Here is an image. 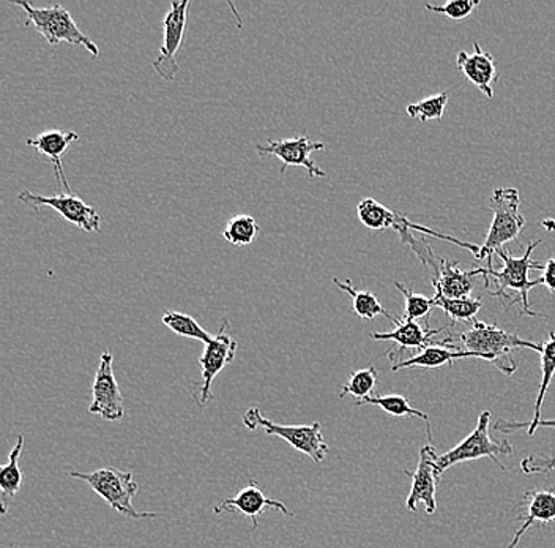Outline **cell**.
<instances>
[{
	"mask_svg": "<svg viewBox=\"0 0 555 548\" xmlns=\"http://www.w3.org/2000/svg\"><path fill=\"white\" fill-rule=\"evenodd\" d=\"M540 245V239H537L535 242H529L526 252H524V255L519 256V258H516V256H513L512 253L503 248L501 252H498L499 258L503 262L502 269L489 270L488 267H486L488 272H486L485 277V286L489 288L491 280L495 284V290L492 291L491 296L502 300L506 308V305H508L506 302H512L513 305L509 291H515V293L519 294L518 304L520 305V315H522V317L547 318L546 315L533 311L529 302L530 290L543 284L541 277L537 280L529 279V273L532 272V270H543V266L532 259V253L535 252ZM512 305H509V308H512Z\"/></svg>",
	"mask_w": 555,
	"mask_h": 548,
	"instance_id": "1",
	"label": "cell"
},
{
	"mask_svg": "<svg viewBox=\"0 0 555 548\" xmlns=\"http://www.w3.org/2000/svg\"><path fill=\"white\" fill-rule=\"evenodd\" d=\"M464 352L474 353L478 359L494 364L506 377H512L518 370V362L513 357L515 349L526 348L541 353V345L532 340L520 339L519 335L502 331L495 324L474 321L472 329L461 334Z\"/></svg>",
	"mask_w": 555,
	"mask_h": 548,
	"instance_id": "2",
	"label": "cell"
},
{
	"mask_svg": "<svg viewBox=\"0 0 555 548\" xmlns=\"http://www.w3.org/2000/svg\"><path fill=\"white\" fill-rule=\"evenodd\" d=\"M492 211L491 227L486 235L485 244L478 250L475 258L488 259V269L492 270V259L498 252L509 242L516 241L526 227V218L520 214V196L516 189H495L489 200Z\"/></svg>",
	"mask_w": 555,
	"mask_h": 548,
	"instance_id": "3",
	"label": "cell"
},
{
	"mask_svg": "<svg viewBox=\"0 0 555 548\" xmlns=\"http://www.w3.org/2000/svg\"><path fill=\"white\" fill-rule=\"evenodd\" d=\"M69 476L85 481L92 487L100 498L109 505L111 509L119 512L127 519L149 520L156 519L158 513L139 512L133 506V498L138 495L139 484L130 471H120L117 468L106 467L92 473H78L73 471Z\"/></svg>",
	"mask_w": 555,
	"mask_h": 548,
	"instance_id": "4",
	"label": "cell"
},
{
	"mask_svg": "<svg viewBox=\"0 0 555 548\" xmlns=\"http://www.w3.org/2000/svg\"><path fill=\"white\" fill-rule=\"evenodd\" d=\"M489 424H491V412L483 411L478 418L477 426L474 432L457 443L449 453L442 454L436 460V474L440 479L447 470L454 464L466 463L478 459H491L501 470H505V464L499 460V457H509L513 454V446L508 438L502 442H495L489 435Z\"/></svg>",
	"mask_w": 555,
	"mask_h": 548,
	"instance_id": "5",
	"label": "cell"
},
{
	"mask_svg": "<svg viewBox=\"0 0 555 548\" xmlns=\"http://www.w3.org/2000/svg\"><path fill=\"white\" fill-rule=\"evenodd\" d=\"M13 3L26 12V26L34 27L48 43L78 44V47H85L93 58H99V47L76 26L72 13L64 7L54 5L38 9L30 2Z\"/></svg>",
	"mask_w": 555,
	"mask_h": 548,
	"instance_id": "6",
	"label": "cell"
},
{
	"mask_svg": "<svg viewBox=\"0 0 555 548\" xmlns=\"http://www.w3.org/2000/svg\"><path fill=\"white\" fill-rule=\"evenodd\" d=\"M243 424L248 430L262 426L267 435L278 436L284 439L295 450L307 456L314 463H322L328 456L330 447L322 435V426L319 422L310 425H281L267 419L258 407L249 408L243 416Z\"/></svg>",
	"mask_w": 555,
	"mask_h": 548,
	"instance_id": "7",
	"label": "cell"
},
{
	"mask_svg": "<svg viewBox=\"0 0 555 548\" xmlns=\"http://www.w3.org/2000/svg\"><path fill=\"white\" fill-rule=\"evenodd\" d=\"M17 200L26 206L33 207L35 213L40 211V207L47 206L54 209L55 213L61 214L64 220L68 224L75 225L76 228L86 232L100 231L102 225V215L96 213L95 207L89 206L81 197L72 195V193H59L54 196H40L35 195L30 190H23L17 195Z\"/></svg>",
	"mask_w": 555,
	"mask_h": 548,
	"instance_id": "8",
	"label": "cell"
},
{
	"mask_svg": "<svg viewBox=\"0 0 555 548\" xmlns=\"http://www.w3.org/2000/svg\"><path fill=\"white\" fill-rule=\"evenodd\" d=\"M114 354L104 352L100 356V366L92 384V405L90 415L102 416L104 421L119 422L124 419V395L114 374Z\"/></svg>",
	"mask_w": 555,
	"mask_h": 548,
	"instance_id": "9",
	"label": "cell"
},
{
	"mask_svg": "<svg viewBox=\"0 0 555 548\" xmlns=\"http://www.w3.org/2000/svg\"><path fill=\"white\" fill-rule=\"evenodd\" d=\"M189 9V0L172 2L171 10L163 20V44L159 48L158 58L155 59L152 65L165 81H173L177 73H179L176 54L182 47L183 37H185Z\"/></svg>",
	"mask_w": 555,
	"mask_h": 548,
	"instance_id": "10",
	"label": "cell"
},
{
	"mask_svg": "<svg viewBox=\"0 0 555 548\" xmlns=\"http://www.w3.org/2000/svg\"><path fill=\"white\" fill-rule=\"evenodd\" d=\"M229 328V322H221L218 334L214 336L206 349H204L203 356L199 359L201 374H203V383L199 387V407H206L207 402L214 400V394H211V384H214L215 378L218 377L229 364L234 362L235 354H237L238 343L229 335L225 329Z\"/></svg>",
	"mask_w": 555,
	"mask_h": 548,
	"instance_id": "11",
	"label": "cell"
},
{
	"mask_svg": "<svg viewBox=\"0 0 555 548\" xmlns=\"http://www.w3.org/2000/svg\"><path fill=\"white\" fill-rule=\"evenodd\" d=\"M324 142L311 141L308 137L269 140L266 145H256L260 157L272 155L283 162L281 175H284L289 166H297V168L307 169L310 177H327V173L322 171L311 158L312 152L324 151Z\"/></svg>",
	"mask_w": 555,
	"mask_h": 548,
	"instance_id": "12",
	"label": "cell"
},
{
	"mask_svg": "<svg viewBox=\"0 0 555 548\" xmlns=\"http://www.w3.org/2000/svg\"><path fill=\"white\" fill-rule=\"evenodd\" d=\"M436 447L433 444H426L420 449L418 467L415 473L405 470V476L412 479L411 492H409L408 499H405V508L409 511H418L420 505H425L426 513L434 515L437 512V482L439 477L436 474Z\"/></svg>",
	"mask_w": 555,
	"mask_h": 548,
	"instance_id": "13",
	"label": "cell"
},
{
	"mask_svg": "<svg viewBox=\"0 0 555 548\" xmlns=\"http://www.w3.org/2000/svg\"><path fill=\"white\" fill-rule=\"evenodd\" d=\"M267 509H276V511L284 513L286 517H294V512L284 502L269 498L258 484V481L251 479L246 487L237 492V495L232 496V498H225L220 505L215 506L214 512L218 513V515L224 512H234L248 517L253 522L251 530L255 533L259 528V517Z\"/></svg>",
	"mask_w": 555,
	"mask_h": 548,
	"instance_id": "14",
	"label": "cell"
},
{
	"mask_svg": "<svg viewBox=\"0 0 555 548\" xmlns=\"http://www.w3.org/2000/svg\"><path fill=\"white\" fill-rule=\"evenodd\" d=\"M453 324L454 322H451L447 328L429 329V324L423 328L420 322L401 318L390 332H373L371 339L377 340V342H393L398 346L397 352H388L387 354L391 366H397L401 362V354L405 349H418L420 353L428 346L436 345L437 342H434L433 336L449 331L450 328H453Z\"/></svg>",
	"mask_w": 555,
	"mask_h": 548,
	"instance_id": "15",
	"label": "cell"
},
{
	"mask_svg": "<svg viewBox=\"0 0 555 548\" xmlns=\"http://www.w3.org/2000/svg\"><path fill=\"white\" fill-rule=\"evenodd\" d=\"M433 272L431 283L436 294L449 297V300H464V297H470L478 277L485 279L488 269L486 267H475L472 270H463L456 263L439 258V265Z\"/></svg>",
	"mask_w": 555,
	"mask_h": 548,
	"instance_id": "16",
	"label": "cell"
},
{
	"mask_svg": "<svg viewBox=\"0 0 555 548\" xmlns=\"http://www.w3.org/2000/svg\"><path fill=\"white\" fill-rule=\"evenodd\" d=\"M541 384L538 390V397L535 400V415L530 422H512L505 419H498L494 429L502 433H512L516 430L527 429V435L533 436L537 433V426L541 421V408H543L544 397L553 383L555 374V332H551L547 340L541 343Z\"/></svg>",
	"mask_w": 555,
	"mask_h": 548,
	"instance_id": "17",
	"label": "cell"
},
{
	"mask_svg": "<svg viewBox=\"0 0 555 548\" xmlns=\"http://www.w3.org/2000/svg\"><path fill=\"white\" fill-rule=\"evenodd\" d=\"M474 53L460 51L456 58L457 71L463 72L468 81L480 89L489 100L494 99V85L499 79L498 64L492 54L481 50L480 44H474Z\"/></svg>",
	"mask_w": 555,
	"mask_h": 548,
	"instance_id": "18",
	"label": "cell"
},
{
	"mask_svg": "<svg viewBox=\"0 0 555 548\" xmlns=\"http://www.w3.org/2000/svg\"><path fill=\"white\" fill-rule=\"evenodd\" d=\"M78 141V133H75V131L59 130V128L43 131V133L38 135V137L26 140V144L29 145V148L35 149L38 154L44 155V157L50 158L51 162L54 163V173L55 177H57L59 189L62 190V193H68V195L72 193V190H69L67 177H65L62 157H64L69 145Z\"/></svg>",
	"mask_w": 555,
	"mask_h": 548,
	"instance_id": "19",
	"label": "cell"
},
{
	"mask_svg": "<svg viewBox=\"0 0 555 548\" xmlns=\"http://www.w3.org/2000/svg\"><path fill=\"white\" fill-rule=\"evenodd\" d=\"M451 342V336L446 340H440L436 345L428 346L423 352L414 354L409 359L401 360L397 366H391V370L395 373L399 370L404 369H426L434 370L440 369L443 366H453L454 360L466 359V357H475L474 353L464 352V349L457 348Z\"/></svg>",
	"mask_w": 555,
	"mask_h": 548,
	"instance_id": "20",
	"label": "cell"
},
{
	"mask_svg": "<svg viewBox=\"0 0 555 548\" xmlns=\"http://www.w3.org/2000/svg\"><path fill=\"white\" fill-rule=\"evenodd\" d=\"M524 513L519 520H524V525L516 531L512 544L506 548L518 547L520 537L527 533V530L538 525V528L544 523L555 522V490H532L524 496Z\"/></svg>",
	"mask_w": 555,
	"mask_h": 548,
	"instance_id": "21",
	"label": "cell"
},
{
	"mask_svg": "<svg viewBox=\"0 0 555 548\" xmlns=\"http://www.w3.org/2000/svg\"><path fill=\"white\" fill-rule=\"evenodd\" d=\"M24 449V436H17L15 447L10 453L9 463L0 468V492H2V502H0V512L5 515L9 512V506L16 498L21 485H23V471L20 468V457Z\"/></svg>",
	"mask_w": 555,
	"mask_h": 548,
	"instance_id": "22",
	"label": "cell"
},
{
	"mask_svg": "<svg viewBox=\"0 0 555 548\" xmlns=\"http://www.w3.org/2000/svg\"><path fill=\"white\" fill-rule=\"evenodd\" d=\"M357 217H359V220L362 221V225L367 230L397 231L402 218H404V214L388 209V207H385L384 204H380L374 197H364V200L360 201L359 206H357Z\"/></svg>",
	"mask_w": 555,
	"mask_h": 548,
	"instance_id": "23",
	"label": "cell"
},
{
	"mask_svg": "<svg viewBox=\"0 0 555 548\" xmlns=\"http://www.w3.org/2000/svg\"><path fill=\"white\" fill-rule=\"evenodd\" d=\"M333 283L352 297V311L356 317L364 319V321H371V319H376L382 315V317L390 319L393 324H397L399 321L398 318L391 317V314L385 310L382 302L377 300L371 291L357 290V288L350 283V280L341 282L339 279H333Z\"/></svg>",
	"mask_w": 555,
	"mask_h": 548,
	"instance_id": "24",
	"label": "cell"
},
{
	"mask_svg": "<svg viewBox=\"0 0 555 548\" xmlns=\"http://www.w3.org/2000/svg\"><path fill=\"white\" fill-rule=\"evenodd\" d=\"M357 405H373V407L380 408L387 415L393 418H416L425 421L426 432H428L429 442L433 443L431 419L426 412L420 411L412 407L411 402L402 395H379V397H370L366 400L360 402Z\"/></svg>",
	"mask_w": 555,
	"mask_h": 548,
	"instance_id": "25",
	"label": "cell"
},
{
	"mask_svg": "<svg viewBox=\"0 0 555 548\" xmlns=\"http://www.w3.org/2000/svg\"><path fill=\"white\" fill-rule=\"evenodd\" d=\"M162 321L166 328L171 329L173 334L183 336V339L197 340L204 345H208L214 340V335L208 334L196 319L191 315L182 314V311H166Z\"/></svg>",
	"mask_w": 555,
	"mask_h": 548,
	"instance_id": "26",
	"label": "cell"
},
{
	"mask_svg": "<svg viewBox=\"0 0 555 548\" xmlns=\"http://www.w3.org/2000/svg\"><path fill=\"white\" fill-rule=\"evenodd\" d=\"M434 307H439L446 311L453 322H474L478 311L483 307V300H474V297H464V300H449V297L434 294Z\"/></svg>",
	"mask_w": 555,
	"mask_h": 548,
	"instance_id": "27",
	"label": "cell"
},
{
	"mask_svg": "<svg viewBox=\"0 0 555 548\" xmlns=\"http://www.w3.org/2000/svg\"><path fill=\"white\" fill-rule=\"evenodd\" d=\"M259 225L251 215H235L225 224L223 238L235 247L253 244L258 238Z\"/></svg>",
	"mask_w": 555,
	"mask_h": 548,
	"instance_id": "28",
	"label": "cell"
},
{
	"mask_svg": "<svg viewBox=\"0 0 555 548\" xmlns=\"http://www.w3.org/2000/svg\"><path fill=\"white\" fill-rule=\"evenodd\" d=\"M379 381V373L376 367H367V369L357 370L349 377V381L341 387L339 397L345 398L347 395L357 398V404L373 397L374 391Z\"/></svg>",
	"mask_w": 555,
	"mask_h": 548,
	"instance_id": "29",
	"label": "cell"
},
{
	"mask_svg": "<svg viewBox=\"0 0 555 548\" xmlns=\"http://www.w3.org/2000/svg\"><path fill=\"white\" fill-rule=\"evenodd\" d=\"M449 92L437 93L428 99L420 100L418 103H412L408 106V116L420 123H429V120H440L446 114V107L449 105Z\"/></svg>",
	"mask_w": 555,
	"mask_h": 548,
	"instance_id": "30",
	"label": "cell"
},
{
	"mask_svg": "<svg viewBox=\"0 0 555 548\" xmlns=\"http://www.w3.org/2000/svg\"><path fill=\"white\" fill-rule=\"evenodd\" d=\"M395 286L398 288L399 293L404 297V314L402 319L408 321H418V319L426 318L431 314L434 308L433 297L425 296V294L415 293L411 288H405L404 284L395 282Z\"/></svg>",
	"mask_w": 555,
	"mask_h": 548,
	"instance_id": "31",
	"label": "cell"
},
{
	"mask_svg": "<svg viewBox=\"0 0 555 548\" xmlns=\"http://www.w3.org/2000/svg\"><path fill=\"white\" fill-rule=\"evenodd\" d=\"M478 5H480L478 0H451L443 5H426V10L449 16L453 21H463L468 18Z\"/></svg>",
	"mask_w": 555,
	"mask_h": 548,
	"instance_id": "32",
	"label": "cell"
},
{
	"mask_svg": "<svg viewBox=\"0 0 555 548\" xmlns=\"http://www.w3.org/2000/svg\"><path fill=\"white\" fill-rule=\"evenodd\" d=\"M555 470V454H533L520 460V471L527 476L546 474Z\"/></svg>",
	"mask_w": 555,
	"mask_h": 548,
	"instance_id": "33",
	"label": "cell"
},
{
	"mask_svg": "<svg viewBox=\"0 0 555 548\" xmlns=\"http://www.w3.org/2000/svg\"><path fill=\"white\" fill-rule=\"evenodd\" d=\"M541 280H543V284L550 290V293L555 296V256L547 259L546 265L543 266V277H541Z\"/></svg>",
	"mask_w": 555,
	"mask_h": 548,
	"instance_id": "34",
	"label": "cell"
},
{
	"mask_svg": "<svg viewBox=\"0 0 555 548\" xmlns=\"http://www.w3.org/2000/svg\"><path fill=\"white\" fill-rule=\"evenodd\" d=\"M541 426H543V429L555 430V419H550V421H543V419H541L540 424H538L537 426V430L541 429Z\"/></svg>",
	"mask_w": 555,
	"mask_h": 548,
	"instance_id": "35",
	"label": "cell"
}]
</instances>
